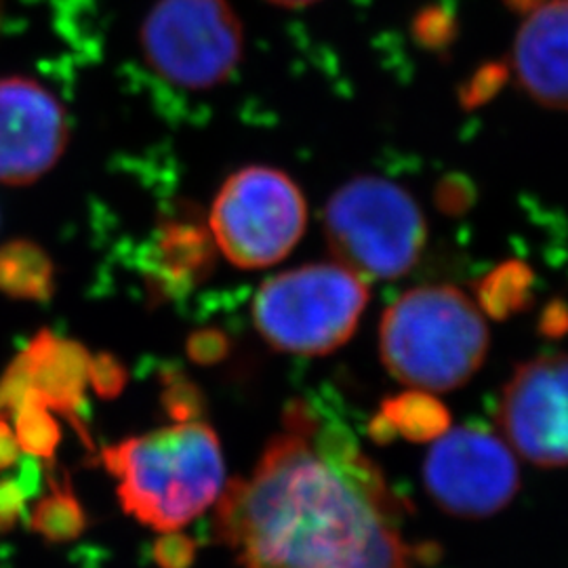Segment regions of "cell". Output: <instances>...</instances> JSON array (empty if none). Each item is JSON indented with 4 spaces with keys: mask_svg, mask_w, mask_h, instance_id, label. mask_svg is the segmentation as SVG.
<instances>
[{
    "mask_svg": "<svg viewBox=\"0 0 568 568\" xmlns=\"http://www.w3.org/2000/svg\"><path fill=\"white\" fill-rule=\"evenodd\" d=\"M274 4H283V7H305V4H312L316 0H270Z\"/></svg>",
    "mask_w": 568,
    "mask_h": 568,
    "instance_id": "obj_28",
    "label": "cell"
},
{
    "mask_svg": "<svg viewBox=\"0 0 568 568\" xmlns=\"http://www.w3.org/2000/svg\"><path fill=\"white\" fill-rule=\"evenodd\" d=\"M26 501V490L18 480H2L0 483V530L16 527L21 518Z\"/></svg>",
    "mask_w": 568,
    "mask_h": 568,
    "instance_id": "obj_23",
    "label": "cell"
},
{
    "mask_svg": "<svg viewBox=\"0 0 568 568\" xmlns=\"http://www.w3.org/2000/svg\"><path fill=\"white\" fill-rule=\"evenodd\" d=\"M424 480L440 508L474 520L509 506L520 488V469L508 443L476 427H457L429 448Z\"/></svg>",
    "mask_w": 568,
    "mask_h": 568,
    "instance_id": "obj_8",
    "label": "cell"
},
{
    "mask_svg": "<svg viewBox=\"0 0 568 568\" xmlns=\"http://www.w3.org/2000/svg\"><path fill=\"white\" fill-rule=\"evenodd\" d=\"M366 304L365 281L344 265H304L265 281L253 321L278 352L325 356L354 335Z\"/></svg>",
    "mask_w": 568,
    "mask_h": 568,
    "instance_id": "obj_5",
    "label": "cell"
},
{
    "mask_svg": "<svg viewBox=\"0 0 568 568\" xmlns=\"http://www.w3.org/2000/svg\"><path fill=\"white\" fill-rule=\"evenodd\" d=\"M154 253L150 274L159 291L173 295L206 278L215 262V241L201 224L171 222L161 230Z\"/></svg>",
    "mask_w": 568,
    "mask_h": 568,
    "instance_id": "obj_13",
    "label": "cell"
},
{
    "mask_svg": "<svg viewBox=\"0 0 568 568\" xmlns=\"http://www.w3.org/2000/svg\"><path fill=\"white\" fill-rule=\"evenodd\" d=\"M89 384L95 387L102 398H114L124 386V368L114 356L102 354L91 361Z\"/></svg>",
    "mask_w": 568,
    "mask_h": 568,
    "instance_id": "obj_21",
    "label": "cell"
},
{
    "mask_svg": "<svg viewBox=\"0 0 568 568\" xmlns=\"http://www.w3.org/2000/svg\"><path fill=\"white\" fill-rule=\"evenodd\" d=\"M28 366L30 389L51 410L74 419L91 377V354L77 342L41 331L20 354Z\"/></svg>",
    "mask_w": 568,
    "mask_h": 568,
    "instance_id": "obj_12",
    "label": "cell"
},
{
    "mask_svg": "<svg viewBox=\"0 0 568 568\" xmlns=\"http://www.w3.org/2000/svg\"><path fill=\"white\" fill-rule=\"evenodd\" d=\"M20 445L16 440V432L9 426L4 417H0V471L9 469L18 462Z\"/></svg>",
    "mask_w": 568,
    "mask_h": 568,
    "instance_id": "obj_25",
    "label": "cell"
},
{
    "mask_svg": "<svg viewBox=\"0 0 568 568\" xmlns=\"http://www.w3.org/2000/svg\"><path fill=\"white\" fill-rule=\"evenodd\" d=\"M523 13L509 70L532 102L568 110V0H541Z\"/></svg>",
    "mask_w": 568,
    "mask_h": 568,
    "instance_id": "obj_11",
    "label": "cell"
},
{
    "mask_svg": "<svg viewBox=\"0 0 568 568\" xmlns=\"http://www.w3.org/2000/svg\"><path fill=\"white\" fill-rule=\"evenodd\" d=\"M70 124L58 98L23 77L0 79V183L28 185L60 161Z\"/></svg>",
    "mask_w": 568,
    "mask_h": 568,
    "instance_id": "obj_10",
    "label": "cell"
},
{
    "mask_svg": "<svg viewBox=\"0 0 568 568\" xmlns=\"http://www.w3.org/2000/svg\"><path fill=\"white\" fill-rule=\"evenodd\" d=\"M497 422L508 447L530 464L568 466V354L518 366L504 387Z\"/></svg>",
    "mask_w": 568,
    "mask_h": 568,
    "instance_id": "obj_9",
    "label": "cell"
},
{
    "mask_svg": "<svg viewBox=\"0 0 568 568\" xmlns=\"http://www.w3.org/2000/svg\"><path fill=\"white\" fill-rule=\"evenodd\" d=\"M196 548L190 537L175 532H164L154 546V558L161 568H187L194 560Z\"/></svg>",
    "mask_w": 568,
    "mask_h": 568,
    "instance_id": "obj_20",
    "label": "cell"
},
{
    "mask_svg": "<svg viewBox=\"0 0 568 568\" xmlns=\"http://www.w3.org/2000/svg\"><path fill=\"white\" fill-rule=\"evenodd\" d=\"M84 525L87 516L68 483L63 487L53 485V490L42 497L30 516V527L47 541L77 539Z\"/></svg>",
    "mask_w": 568,
    "mask_h": 568,
    "instance_id": "obj_17",
    "label": "cell"
},
{
    "mask_svg": "<svg viewBox=\"0 0 568 568\" xmlns=\"http://www.w3.org/2000/svg\"><path fill=\"white\" fill-rule=\"evenodd\" d=\"M508 2L509 7H514L518 11H527L528 7H532V4H537L541 0H508Z\"/></svg>",
    "mask_w": 568,
    "mask_h": 568,
    "instance_id": "obj_27",
    "label": "cell"
},
{
    "mask_svg": "<svg viewBox=\"0 0 568 568\" xmlns=\"http://www.w3.org/2000/svg\"><path fill=\"white\" fill-rule=\"evenodd\" d=\"M13 417H16L13 432H16L20 450L32 457L53 459L55 448L60 445V426L51 415V408L34 389H30L23 396Z\"/></svg>",
    "mask_w": 568,
    "mask_h": 568,
    "instance_id": "obj_18",
    "label": "cell"
},
{
    "mask_svg": "<svg viewBox=\"0 0 568 568\" xmlns=\"http://www.w3.org/2000/svg\"><path fill=\"white\" fill-rule=\"evenodd\" d=\"M163 403L166 410H169V415L180 424L194 422V417L203 410V400H201L199 389L190 386V382H185L180 375H173L166 382Z\"/></svg>",
    "mask_w": 568,
    "mask_h": 568,
    "instance_id": "obj_19",
    "label": "cell"
},
{
    "mask_svg": "<svg viewBox=\"0 0 568 568\" xmlns=\"http://www.w3.org/2000/svg\"><path fill=\"white\" fill-rule=\"evenodd\" d=\"M379 417L386 422L392 436H403L413 443L438 440L450 427L447 406L422 389H408L387 398Z\"/></svg>",
    "mask_w": 568,
    "mask_h": 568,
    "instance_id": "obj_15",
    "label": "cell"
},
{
    "mask_svg": "<svg viewBox=\"0 0 568 568\" xmlns=\"http://www.w3.org/2000/svg\"><path fill=\"white\" fill-rule=\"evenodd\" d=\"M55 291V267L39 244L11 241L0 246V293L26 300L47 302Z\"/></svg>",
    "mask_w": 568,
    "mask_h": 568,
    "instance_id": "obj_14",
    "label": "cell"
},
{
    "mask_svg": "<svg viewBox=\"0 0 568 568\" xmlns=\"http://www.w3.org/2000/svg\"><path fill=\"white\" fill-rule=\"evenodd\" d=\"M568 326V314L567 310L562 305H554L549 307L548 314H546V321H544V331L546 333H562Z\"/></svg>",
    "mask_w": 568,
    "mask_h": 568,
    "instance_id": "obj_26",
    "label": "cell"
},
{
    "mask_svg": "<svg viewBox=\"0 0 568 568\" xmlns=\"http://www.w3.org/2000/svg\"><path fill=\"white\" fill-rule=\"evenodd\" d=\"M483 310L455 286H419L387 307L379 328L389 375L429 394L466 386L488 352Z\"/></svg>",
    "mask_w": 568,
    "mask_h": 568,
    "instance_id": "obj_3",
    "label": "cell"
},
{
    "mask_svg": "<svg viewBox=\"0 0 568 568\" xmlns=\"http://www.w3.org/2000/svg\"><path fill=\"white\" fill-rule=\"evenodd\" d=\"M532 270L523 262H506L490 270L476 286L478 307L495 321L523 312L532 300Z\"/></svg>",
    "mask_w": 568,
    "mask_h": 568,
    "instance_id": "obj_16",
    "label": "cell"
},
{
    "mask_svg": "<svg viewBox=\"0 0 568 568\" xmlns=\"http://www.w3.org/2000/svg\"><path fill=\"white\" fill-rule=\"evenodd\" d=\"M103 462L119 480L122 508L161 532L201 516L224 488L220 440L201 422L122 440L103 450Z\"/></svg>",
    "mask_w": 568,
    "mask_h": 568,
    "instance_id": "obj_2",
    "label": "cell"
},
{
    "mask_svg": "<svg viewBox=\"0 0 568 568\" xmlns=\"http://www.w3.org/2000/svg\"><path fill=\"white\" fill-rule=\"evenodd\" d=\"M445 18L443 13H432L427 11L426 16H422L417 20L415 26V32L417 37H422L426 44H438V42L445 41V34H447V28H445Z\"/></svg>",
    "mask_w": 568,
    "mask_h": 568,
    "instance_id": "obj_24",
    "label": "cell"
},
{
    "mask_svg": "<svg viewBox=\"0 0 568 568\" xmlns=\"http://www.w3.org/2000/svg\"><path fill=\"white\" fill-rule=\"evenodd\" d=\"M325 236L339 265L363 281H389L419 262L426 217L405 187L365 175L331 196Z\"/></svg>",
    "mask_w": 568,
    "mask_h": 568,
    "instance_id": "obj_4",
    "label": "cell"
},
{
    "mask_svg": "<svg viewBox=\"0 0 568 568\" xmlns=\"http://www.w3.org/2000/svg\"><path fill=\"white\" fill-rule=\"evenodd\" d=\"M143 58L164 81L211 89L243 58V28L225 0H159L142 26Z\"/></svg>",
    "mask_w": 568,
    "mask_h": 568,
    "instance_id": "obj_7",
    "label": "cell"
},
{
    "mask_svg": "<svg viewBox=\"0 0 568 568\" xmlns=\"http://www.w3.org/2000/svg\"><path fill=\"white\" fill-rule=\"evenodd\" d=\"M211 234L230 264L260 270L283 262L304 236L307 206L288 175L248 166L227 178L211 209Z\"/></svg>",
    "mask_w": 568,
    "mask_h": 568,
    "instance_id": "obj_6",
    "label": "cell"
},
{
    "mask_svg": "<svg viewBox=\"0 0 568 568\" xmlns=\"http://www.w3.org/2000/svg\"><path fill=\"white\" fill-rule=\"evenodd\" d=\"M187 354L199 365H213L227 354V339L222 331L215 328L199 331L187 342Z\"/></svg>",
    "mask_w": 568,
    "mask_h": 568,
    "instance_id": "obj_22",
    "label": "cell"
},
{
    "mask_svg": "<svg viewBox=\"0 0 568 568\" xmlns=\"http://www.w3.org/2000/svg\"><path fill=\"white\" fill-rule=\"evenodd\" d=\"M398 514L347 429L293 403L253 476L225 488L215 530L244 568H408Z\"/></svg>",
    "mask_w": 568,
    "mask_h": 568,
    "instance_id": "obj_1",
    "label": "cell"
}]
</instances>
